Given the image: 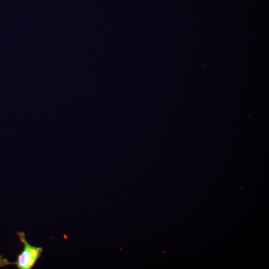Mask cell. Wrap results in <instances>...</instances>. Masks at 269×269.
<instances>
[{
	"instance_id": "6da1fadb",
	"label": "cell",
	"mask_w": 269,
	"mask_h": 269,
	"mask_svg": "<svg viewBox=\"0 0 269 269\" xmlns=\"http://www.w3.org/2000/svg\"><path fill=\"white\" fill-rule=\"evenodd\" d=\"M17 234L23 245V249L18 255L16 262L13 264L16 265L18 269H31L40 258L43 249L40 247L30 245L26 240L24 232H18Z\"/></svg>"
},
{
	"instance_id": "7a4b0ae2",
	"label": "cell",
	"mask_w": 269,
	"mask_h": 269,
	"mask_svg": "<svg viewBox=\"0 0 269 269\" xmlns=\"http://www.w3.org/2000/svg\"><path fill=\"white\" fill-rule=\"evenodd\" d=\"M11 264H13V263L9 262L6 259L3 258V257L0 255V267H4Z\"/></svg>"
}]
</instances>
